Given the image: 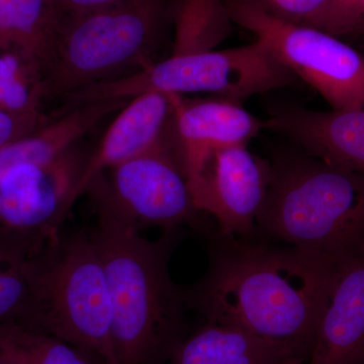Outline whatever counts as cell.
<instances>
[{
  "mask_svg": "<svg viewBox=\"0 0 364 364\" xmlns=\"http://www.w3.org/2000/svg\"><path fill=\"white\" fill-rule=\"evenodd\" d=\"M341 255L235 242L215 251L203 279L183 291L184 301L208 323L235 326L310 355Z\"/></svg>",
  "mask_w": 364,
  "mask_h": 364,
  "instance_id": "obj_1",
  "label": "cell"
},
{
  "mask_svg": "<svg viewBox=\"0 0 364 364\" xmlns=\"http://www.w3.org/2000/svg\"><path fill=\"white\" fill-rule=\"evenodd\" d=\"M90 236L104 267L111 298L112 342L117 364H152L171 338L186 308L172 282L173 230L157 241L97 207Z\"/></svg>",
  "mask_w": 364,
  "mask_h": 364,
  "instance_id": "obj_2",
  "label": "cell"
},
{
  "mask_svg": "<svg viewBox=\"0 0 364 364\" xmlns=\"http://www.w3.org/2000/svg\"><path fill=\"white\" fill-rule=\"evenodd\" d=\"M173 4L130 0L62 16L46 66L48 95L68 97L152 64L172 23Z\"/></svg>",
  "mask_w": 364,
  "mask_h": 364,
  "instance_id": "obj_3",
  "label": "cell"
},
{
  "mask_svg": "<svg viewBox=\"0 0 364 364\" xmlns=\"http://www.w3.org/2000/svg\"><path fill=\"white\" fill-rule=\"evenodd\" d=\"M257 225L287 245L341 255L364 239V173L317 158L272 164Z\"/></svg>",
  "mask_w": 364,
  "mask_h": 364,
  "instance_id": "obj_4",
  "label": "cell"
},
{
  "mask_svg": "<svg viewBox=\"0 0 364 364\" xmlns=\"http://www.w3.org/2000/svg\"><path fill=\"white\" fill-rule=\"evenodd\" d=\"M30 299L25 325L117 364L112 342L111 298L90 234L49 242L37 259L23 260Z\"/></svg>",
  "mask_w": 364,
  "mask_h": 364,
  "instance_id": "obj_5",
  "label": "cell"
},
{
  "mask_svg": "<svg viewBox=\"0 0 364 364\" xmlns=\"http://www.w3.org/2000/svg\"><path fill=\"white\" fill-rule=\"evenodd\" d=\"M299 79L255 40L231 49L171 55L122 77L78 91V102L126 100L146 92L212 93L239 102L296 85Z\"/></svg>",
  "mask_w": 364,
  "mask_h": 364,
  "instance_id": "obj_6",
  "label": "cell"
},
{
  "mask_svg": "<svg viewBox=\"0 0 364 364\" xmlns=\"http://www.w3.org/2000/svg\"><path fill=\"white\" fill-rule=\"evenodd\" d=\"M235 25L252 33L332 109L364 107V56L339 37L268 14L251 0H225Z\"/></svg>",
  "mask_w": 364,
  "mask_h": 364,
  "instance_id": "obj_7",
  "label": "cell"
},
{
  "mask_svg": "<svg viewBox=\"0 0 364 364\" xmlns=\"http://www.w3.org/2000/svg\"><path fill=\"white\" fill-rule=\"evenodd\" d=\"M86 191L95 207L138 231L173 230L196 221L198 213L168 128L153 147L100 174Z\"/></svg>",
  "mask_w": 364,
  "mask_h": 364,
  "instance_id": "obj_8",
  "label": "cell"
},
{
  "mask_svg": "<svg viewBox=\"0 0 364 364\" xmlns=\"http://www.w3.org/2000/svg\"><path fill=\"white\" fill-rule=\"evenodd\" d=\"M88 157L75 145L48 161L23 163L6 171L0 178V224L37 233L46 242L58 238Z\"/></svg>",
  "mask_w": 364,
  "mask_h": 364,
  "instance_id": "obj_9",
  "label": "cell"
},
{
  "mask_svg": "<svg viewBox=\"0 0 364 364\" xmlns=\"http://www.w3.org/2000/svg\"><path fill=\"white\" fill-rule=\"evenodd\" d=\"M272 174V164L241 144L213 151L188 181L198 212L212 215L223 236L234 238L257 225Z\"/></svg>",
  "mask_w": 364,
  "mask_h": 364,
  "instance_id": "obj_10",
  "label": "cell"
},
{
  "mask_svg": "<svg viewBox=\"0 0 364 364\" xmlns=\"http://www.w3.org/2000/svg\"><path fill=\"white\" fill-rule=\"evenodd\" d=\"M308 360L364 363V239L340 256Z\"/></svg>",
  "mask_w": 364,
  "mask_h": 364,
  "instance_id": "obj_11",
  "label": "cell"
},
{
  "mask_svg": "<svg viewBox=\"0 0 364 364\" xmlns=\"http://www.w3.org/2000/svg\"><path fill=\"white\" fill-rule=\"evenodd\" d=\"M172 116L169 135L186 178L213 151L248 145L264 123L238 102L224 100H191L169 93Z\"/></svg>",
  "mask_w": 364,
  "mask_h": 364,
  "instance_id": "obj_12",
  "label": "cell"
},
{
  "mask_svg": "<svg viewBox=\"0 0 364 364\" xmlns=\"http://www.w3.org/2000/svg\"><path fill=\"white\" fill-rule=\"evenodd\" d=\"M263 123L291 139L306 154L364 173V107L329 112L282 107Z\"/></svg>",
  "mask_w": 364,
  "mask_h": 364,
  "instance_id": "obj_13",
  "label": "cell"
},
{
  "mask_svg": "<svg viewBox=\"0 0 364 364\" xmlns=\"http://www.w3.org/2000/svg\"><path fill=\"white\" fill-rule=\"evenodd\" d=\"M171 116L169 93L146 92L129 100L109 124L97 149L88 157L72 196V205L86 193L95 177L159 142Z\"/></svg>",
  "mask_w": 364,
  "mask_h": 364,
  "instance_id": "obj_14",
  "label": "cell"
},
{
  "mask_svg": "<svg viewBox=\"0 0 364 364\" xmlns=\"http://www.w3.org/2000/svg\"><path fill=\"white\" fill-rule=\"evenodd\" d=\"M308 353L231 325L208 323L174 350L171 364H291Z\"/></svg>",
  "mask_w": 364,
  "mask_h": 364,
  "instance_id": "obj_15",
  "label": "cell"
},
{
  "mask_svg": "<svg viewBox=\"0 0 364 364\" xmlns=\"http://www.w3.org/2000/svg\"><path fill=\"white\" fill-rule=\"evenodd\" d=\"M127 102L126 100H114L81 104L39 130L1 148L0 178L16 165L48 161L77 145L83 136Z\"/></svg>",
  "mask_w": 364,
  "mask_h": 364,
  "instance_id": "obj_16",
  "label": "cell"
},
{
  "mask_svg": "<svg viewBox=\"0 0 364 364\" xmlns=\"http://www.w3.org/2000/svg\"><path fill=\"white\" fill-rule=\"evenodd\" d=\"M61 14L55 0H0V44L47 66Z\"/></svg>",
  "mask_w": 364,
  "mask_h": 364,
  "instance_id": "obj_17",
  "label": "cell"
},
{
  "mask_svg": "<svg viewBox=\"0 0 364 364\" xmlns=\"http://www.w3.org/2000/svg\"><path fill=\"white\" fill-rule=\"evenodd\" d=\"M234 25L225 0H174L171 55L217 50Z\"/></svg>",
  "mask_w": 364,
  "mask_h": 364,
  "instance_id": "obj_18",
  "label": "cell"
},
{
  "mask_svg": "<svg viewBox=\"0 0 364 364\" xmlns=\"http://www.w3.org/2000/svg\"><path fill=\"white\" fill-rule=\"evenodd\" d=\"M0 353L18 364H97L78 347L16 322L0 324Z\"/></svg>",
  "mask_w": 364,
  "mask_h": 364,
  "instance_id": "obj_19",
  "label": "cell"
},
{
  "mask_svg": "<svg viewBox=\"0 0 364 364\" xmlns=\"http://www.w3.org/2000/svg\"><path fill=\"white\" fill-rule=\"evenodd\" d=\"M46 97L42 69L18 50L0 44V109L41 111V102Z\"/></svg>",
  "mask_w": 364,
  "mask_h": 364,
  "instance_id": "obj_20",
  "label": "cell"
},
{
  "mask_svg": "<svg viewBox=\"0 0 364 364\" xmlns=\"http://www.w3.org/2000/svg\"><path fill=\"white\" fill-rule=\"evenodd\" d=\"M268 14L318 28L331 0H251Z\"/></svg>",
  "mask_w": 364,
  "mask_h": 364,
  "instance_id": "obj_21",
  "label": "cell"
},
{
  "mask_svg": "<svg viewBox=\"0 0 364 364\" xmlns=\"http://www.w3.org/2000/svg\"><path fill=\"white\" fill-rule=\"evenodd\" d=\"M318 28L339 38L361 35L364 28V0H331Z\"/></svg>",
  "mask_w": 364,
  "mask_h": 364,
  "instance_id": "obj_22",
  "label": "cell"
},
{
  "mask_svg": "<svg viewBox=\"0 0 364 364\" xmlns=\"http://www.w3.org/2000/svg\"><path fill=\"white\" fill-rule=\"evenodd\" d=\"M52 119L42 111L11 112L0 109V149L39 130Z\"/></svg>",
  "mask_w": 364,
  "mask_h": 364,
  "instance_id": "obj_23",
  "label": "cell"
},
{
  "mask_svg": "<svg viewBox=\"0 0 364 364\" xmlns=\"http://www.w3.org/2000/svg\"><path fill=\"white\" fill-rule=\"evenodd\" d=\"M127 1L130 0H55L62 16L95 11Z\"/></svg>",
  "mask_w": 364,
  "mask_h": 364,
  "instance_id": "obj_24",
  "label": "cell"
},
{
  "mask_svg": "<svg viewBox=\"0 0 364 364\" xmlns=\"http://www.w3.org/2000/svg\"><path fill=\"white\" fill-rule=\"evenodd\" d=\"M0 364H18L16 363V361L13 360V359L7 358V356L4 355V354L0 353Z\"/></svg>",
  "mask_w": 364,
  "mask_h": 364,
  "instance_id": "obj_25",
  "label": "cell"
},
{
  "mask_svg": "<svg viewBox=\"0 0 364 364\" xmlns=\"http://www.w3.org/2000/svg\"><path fill=\"white\" fill-rule=\"evenodd\" d=\"M7 258H9V256L4 255V253L0 252V267L6 262Z\"/></svg>",
  "mask_w": 364,
  "mask_h": 364,
  "instance_id": "obj_26",
  "label": "cell"
},
{
  "mask_svg": "<svg viewBox=\"0 0 364 364\" xmlns=\"http://www.w3.org/2000/svg\"><path fill=\"white\" fill-rule=\"evenodd\" d=\"M305 361H296V363H291V364H304Z\"/></svg>",
  "mask_w": 364,
  "mask_h": 364,
  "instance_id": "obj_27",
  "label": "cell"
},
{
  "mask_svg": "<svg viewBox=\"0 0 364 364\" xmlns=\"http://www.w3.org/2000/svg\"><path fill=\"white\" fill-rule=\"evenodd\" d=\"M361 35H364V28H363V33H361Z\"/></svg>",
  "mask_w": 364,
  "mask_h": 364,
  "instance_id": "obj_28",
  "label": "cell"
}]
</instances>
